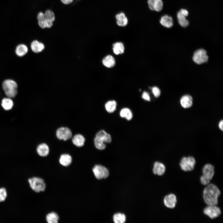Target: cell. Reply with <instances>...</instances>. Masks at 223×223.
Masks as SVG:
<instances>
[{
    "label": "cell",
    "instance_id": "1",
    "mask_svg": "<svg viewBox=\"0 0 223 223\" xmlns=\"http://www.w3.org/2000/svg\"><path fill=\"white\" fill-rule=\"evenodd\" d=\"M221 192L215 185L209 183L204 188L203 192V198L208 205L216 206L218 203V198Z\"/></svg>",
    "mask_w": 223,
    "mask_h": 223
},
{
    "label": "cell",
    "instance_id": "2",
    "mask_svg": "<svg viewBox=\"0 0 223 223\" xmlns=\"http://www.w3.org/2000/svg\"><path fill=\"white\" fill-rule=\"evenodd\" d=\"M203 174L200 177L201 183L204 186L209 184L214 174V167L212 165L208 164L203 168Z\"/></svg>",
    "mask_w": 223,
    "mask_h": 223
},
{
    "label": "cell",
    "instance_id": "3",
    "mask_svg": "<svg viewBox=\"0 0 223 223\" xmlns=\"http://www.w3.org/2000/svg\"><path fill=\"white\" fill-rule=\"evenodd\" d=\"M2 88L6 95L9 98L14 97L17 94V85L13 80H5L2 83Z\"/></svg>",
    "mask_w": 223,
    "mask_h": 223
},
{
    "label": "cell",
    "instance_id": "4",
    "mask_svg": "<svg viewBox=\"0 0 223 223\" xmlns=\"http://www.w3.org/2000/svg\"><path fill=\"white\" fill-rule=\"evenodd\" d=\"M30 186L32 189L36 192L44 191L46 185L44 180L41 178L33 177L28 180Z\"/></svg>",
    "mask_w": 223,
    "mask_h": 223
},
{
    "label": "cell",
    "instance_id": "5",
    "mask_svg": "<svg viewBox=\"0 0 223 223\" xmlns=\"http://www.w3.org/2000/svg\"><path fill=\"white\" fill-rule=\"evenodd\" d=\"M195 163V159L193 157H183L181 158L179 165L182 170L189 171L193 170Z\"/></svg>",
    "mask_w": 223,
    "mask_h": 223
},
{
    "label": "cell",
    "instance_id": "6",
    "mask_svg": "<svg viewBox=\"0 0 223 223\" xmlns=\"http://www.w3.org/2000/svg\"><path fill=\"white\" fill-rule=\"evenodd\" d=\"M193 59L195 63L199 64L207 62L208 56L206 51L202 49L196 50L194 53Z\"/></svg>",
    "mask_w": 223,
    "mask_h": 223
},
{
    "label": "cell",
    "instance_id": "7",
    "mask_svg": "<svg viewBox=\"0 0 223 223\" xmlns=\"http://www.w3.org/2000/svg\"><path fill=\"white\" fill-rule=\"evenodd\" d=\"M93 171L95 177L98 179L105 178L108 176L109 174L108 170L100 165H95L93 168Z\"/></svg>",
    "mask_w": 223,
    "mask_h": 223
},
{
    "label": "cell",
    "instance_id": "8",
    "mask_svg": "<svg viewBox=\"0 0 223 223\" xmlns=\"http://www.w3.org/2000/svg\"><path fill=\"white\" fill-rule=\"evenodd\" d=\"M203 212L212 219L218 217L221 213L220 208L215 205H208L204 209Z\"/></svg>",
    "mask_w": 223,
    "mask_h": 223
},
{
    "label": "cell",
    "instance_id": "9",
    "mask_svg": "<svg viewBox=\"0 0 223 223\" xmlns=\"http://www.w3.org/2000/svg\"><path fill=\"white\" fill-rule=\"evenodd\" d=\"M72 135L71 130L66 127H60L57 129L56 132V135L58 138L64 141L70 139Z\"/></svg>",
    "mask_w": 223,
    "mask_h": 223
},
{
    "label": "cell",
    "instance_id": "10",
    "mask_svg": "<svg viewBox=\"0 0 223 223\" xmlns=\"http://www.w3.org/2000/svg\"><path fill=\"white\" fill-rule=\"evenodd\" d=\"M188 14V11L185 9H181L177 13V16L179 23L183 27H186L189 25V21L186 18Z\"/></svg>",
    "mask_w": 223,
    "mask_h": 223
},
{
    "label": "cell",
    "instance_id": "11",
    "mask_svg": "<svg viewBox=\"0 0 223 223\" xmlns=\"http://www.w3.org/2000/svg\"><path fill=\"white\" fill-rule=\"evenodd\" d=\"M177 201L176 196L173 194H170L166 196L164 199V203L165 206L170 208H175Z\"/></svg>",
    "mask_w": 223,
    "mask_h": 223
},
{
    "label": "cell",
    "instance_id": "12",
    "mask_svg": "<svg viewBox=\"0 0 223 223\" xmlns=\"http://www.w3.org/2000/svg\"><path fill=\"white\" fill-rule=\"evenodd\" d=\"M147 2L151 10L159 11L163 8V4L161 0H148Z\"/></svg>",
    "mask_w": 223,
    "mask_h": 223
},
{
    "label": "cell",
    "instance_id": "13",
    "mask_svg": "<svg viewBox=\"0 0 223 223\" xmlns=\"http://www.w3.org/2000/svg\"><path fill=\"white\" fill-rule=\"evenodd\" d=\"M44 14L47 21V28H50L52 27L53 22L55 20V14L52 10H47L45 11Z\"/></svg>",
    "mask_w": 223,
    "mask_h": 223
},
{
    "label": "cell",
    "instance_id": "14",
    "mask_svg": "<svg viewBox=\"0 0 223 223\" xmlns=\"http://www.w3.org/2000/svg\"><path fill=\"white\" fill-rule=\"evenodd\" d=\"M180 104L184 108L191 107L193 104V99L191 96L186 94L182 96L180 100Z\"/></svg>",
    "mask_w": 223,
    "mask_h": 223
},
{
    "label": "cell",
    "instance_id": "15",
    "mask_svg": "<svg viewBox=\"0 0 223 223\" xmlns=\"http://www.w3.org/2000/svg\"><path fill=\"white\" fill-rule=\"evenodd\" d=\"M165 171V167L163 164L159 162L154 163L153 168V172L154 174L161 176L164 174Z\"/></svg>",
    "mask_w": 223,
    "mask_h": 223
},
{
    "label": "cell",
    "instance_id": "16",
    "mask_svg": "<svg viewBox=\"0 0 223 223\" xmlns=\"http://www.w3.org/2000/svg\"><path fill=\"white\" fill-rule=\"evenodd\" d=\"M95 137L100 139L104 143H110L112 141L110 135L104 130H101L98 132L96 134Z\"/></svg>",
    "mask_w": 223,
    "mask_h": 223
},
{
    "label": "cell",
    "instance_id": "17",
    "mask_svg": "<svg viewBox=\"0 0 223 223\" xmlns=\"http://www.w3.org/2000/svg\"><path fill=\"white\" fill-rule=\"evenodd\" d=\"M37 151L40 156L45 157L47 156L49 154V149L46 144L43 143L39 144L37 146Z\"/></svg>",
    "mask_w": 223,
    "mask_h": 223
},
{
    "label": "cell",
    "instance_id": "18",
    "mask_svg": "<svg viewBox=\"0 0 223 223\" xmlns=\"http://www.w3.org/2000/svg\"><path fill=\"white\" fill-rule=\"evenodd\" d=\"M85 138L81 134H78L75 135L72 138V142L76 146L80 147L83 146L85 142Z\"/></svg>",
    "mask_w": 223,
    "mask_h": 223
},
{
    "label": "cell",
    "instance_id": "19",
    "mask_svg": "<svg viewBox=\"0 0 223 223\" xmlns=\"http://www.w3.org/2000/svg\"><path fill=\"white\" fill-rule=\"evenodd\" d=\"M116 18L117 20V24L119 26L123 27L127 25L128 19L124 13L121 12L117 14Z\"/></svg>",
    "mask_w": 223,
    "mask_h": 223
},
{
    "label": "cell",
    "instance_id": "20",
    "mask_svg": "<svg viewBox=\"0 0 223 223\" xmlns=\"http://www.w3.org/2000/svg\"><path fill=\"white\" fill-rule=\"evenodd\" d=\"M160 22L162 25L168 28L171 27L173 25V19L171 17L167 15L161 17Z\"/></svg>",
    "mask_w": 223,
    "mask_h": 223
},
{
    "label": "cell",
    "instance_id": "21",
    "mask_svg": "<svg viewBox=\"0 0 223 223\" xmlns=\"http://www.w3.org/2000/svg\"><path fill=\"white\" fill-rule=\"evenodd\" d=\"M31 47L33 52L37 53L42 51L44 49L45 46L42 43L37 40H34L32 42Z\"/></svg>",
    "mask_w": 223,
    "mask_h": 223
},
{
    "label": "cell",
    "instance_id": "22",
    "mask_svg": "<svg viewBox=\"0 0 223 223\" xmlns=\"http://www.w3.org/2000/svg\"><path fill=\"white\" fill-rule=\"evenodd\" d=\"M59 163L62 165L68 166L72 162V158L68 154H62L59 159Z\"/></svg>",
    "mask_w": 223,
    "mask_h": 223
},
{
    "label": "cell",
    "instance_id": "23",
    "mask_svg": "<svg viewBox=\"0 0 223 223\" xmlns=\"http://www.w3.org/2000/svg\"><path fill=\"white\" fill-rule=\"evenodd\" d=\"M102 62L105 66L109 68L113 67L115 64L114 58L111 55H107L105 57Z\"/></svg>",
    "mask_w": 223,
    "mask_h": 223
},
{
    "label": "cell",
    "instance_id": "24",
    "mask_svg": "<svg viewBox=\"0 0 223 223\" xmlns=\"http://www.w3.org/2000/svg\"><path fill=\"white\" fill-rule=\"evenodd\" d=\"M1 105L4 110H9L11 109L13 107V101L10 98H4L2 100Z\"/></svg>",
    "mask_w": 223,
    "mask_h": 223
},
{
    "label": "cell",
    "instance_id": "25",
    "mask_svg": "<svg viewBox=\"0 0 223 223\" xmlns=\"http://www.w3.org/2000/svg\"><path fill=\"white\" fill-rule=\"evenodd\" d=\"M38 23L39 26L42 28H47V21L45 17L44 13L40 12L37 15Z\"/></svg>",
    "mask_w": 223,
    "mask_h": 223
},
{
    "label": "cell",
    "instance_id": "26",
    "mask_svg": "<svg viewBox=\"0 0 223 223\" xmlns=\"http://www.w3.org/2000/svg\"><path fill=\"white\" fill-rule=\"evenodd\" d=\"M27 47L25 45L21 44L18 45L16 47L15 53L19 56L22 57L25 55L28 52Z\"/></svg>",
    "mask_w": 223,
    "mask_h": 223
},
{
    "label": "cell",
    "instance_id": "27",
    "mask_svg": "<svg viewBox=\"0 0 223 223\" xmlns=\"http://www.w3.org/2000/svg\"><path fill=\"white\" fill-rule=\"evenodd\" d=\"M113 50L116 55L122 54L124 52V47L123 44L121 42H116L113 45Z\"/></svg>",
    "mask_w": 223,
    "mask_h": 223
},
{
    "label": "cell",
    "instance_id": "28",
    "mask_svg": "<svg viewBox=\"0 0 223 223\" xmlns=\"http://www.w3.org/2000/svg\"><path fill=\"white\" fill-rule=\"evenodd\" d=\"M120 114L121 117L125 118L128 120H131L133 117L131 111L127 108H124L121 109Z\"/></svg>",
    "mask_w": 223,
    "mask_h": 223
},
{
    "label": "cell",
    "instance_id": "29",
    "mask_svg": "<svg viewBox=\"0 0 223 223\" xmlns=\"http://www.w3.org/2000/svg\"><path fill=\"white\" fill-rule=\"evenodd\" d=\"M117 103L114 100H110L107 101L105 104V107L106 110L109 113L114 112L116 108Z\"/></svg>",
    "mask_w": 223,
    "mask_h": 223
},
{
    "label": "cell",
    "instance_id": "30",
    "mask_svg": "<svg viewBox=\"0 0 223 223\" xmlns=\"http://www.w3.org/2000/svg\"><path fill=\"white\" fill-rule=\"evenodd\" d=\"M46 219L48 223H57L59 221V217L56 213L52 212L46 215Z\"/></svg>",
    "mask_w": 223,
    "mask_h": 223
},
{
    "label": "cell",
    "instance_id": "31",
    "mask_svg": "<svg viewBox=\"0 0 223 223\" xmlns=\"http://www.w3.org/2000/svg\"><path fill=\"white\" fill-rule=\"evenodd\" d=\"M113 219L116 223H123L126 221V216L124 214L118 213L114 214Z\"/></svg>",
    "mask_w": 223,
    "mask_h": 223
},
{
    "label": "cell",
    "instance_id": "32",
    "mask_svg": "<svg viewBox=\"0 0 223 223\" xmlns=\"http://www.w3.org/2000/svg\"><path fill=\"white\" fill-rule=\"evenodd\" d=\"M105 143L100 139L95 137L94 139V143L96 147L100 150L104 149L106 147Z\"/></svg>",
    "mask_w": 223,
    "mask_h": 223
},
{
    "label": "cell",
    "instance_id": "33",
    "mask_svg": "<svg viewBox=\"0 0 223 223\" xmlns=\"http://www.w3.org/2000/svg\"><path fill=\"white\" fill-rule=\"evenodd\" d=\"M7 192L4 188H0V202L5 201L7 197Z\"/></svg>",
    "mask_w": 223,
    "mask_h": 223
},
{
    "label": "cell",
    "instance_id": "34",
    "mask_svg": "<svg viewBox=\"0 0 223 223\" xmlns=\"http://www.w3.org/2000/svg\"><path fill=\"white\" fill-rule=\"evenodd\" d=\"M152 92L155 97L159 96L160 94V89L156 87H154L152 89Z\"/></svg>",
    "mask_w": 223,
    "mask_h": 223
},
{
    "label": "cell",
    "instance_id": "35",
    "mask_svg": "<svg viewBox=\"0 0 223 223\" xmlns=\"http://www.w3.org/2000/svg\"><path fill=\"white\" fill-rule=\"evenodd\" d=\"M142 98L146 100L147 101H150V96L148 93L146 91L143 92L142 95Z\"/></svg>",
    "mask_w": 223,
    "mask_h": 223
},
{
    "label": "cell",
    "instance_id": "36",
    "mask_svg": "<svg viewBox=\"0 0 223 223\" xmlns=\"http://www.w3.org/2000/svg\"><path fill=\"white\" fill-rule=\"evenodd\" d=\"M73 0H60L63 4L66 5L72 3Z\"/></svg>",
    "mask_w": 223,
    "mask_h": 223
},
{
    "label": "cell",
    "instance_id": "37",
    "mask_svg": "<svg viewBox=\"0 0 223 223\" xmlns=\"http://www.w3.org/2000/svg\"><path fill=\"white\" fill-rule=\"evenodd\" d=\"M223 120H221L219 122L218 124V127L222 131L223 130Z\"/></svg>",
    "mask_w": 223,
    "mask_h": 223
}]
</instances>
